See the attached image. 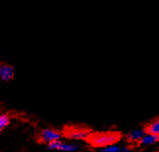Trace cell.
<instances>
[{"label":"cell","instance_id":"9","mask_svg":"<svg viewBox=\"0 0 159 152\" xmlns=\"http://www.w3.org/2000/svg\"><path fill=\"white\" fill-rule=\"evenodd\" d=\"M10 123V116L8 115H0V131L8 126Z\"/></svg>","mask_w":159,"mask_h":152},{"label":"cell","instance_id":"5","mask_svg":"<svg viewBox=\"0 0 159 152\" xmlns=\"http://www.w3.org/2000/svg\"><path fill=\"white\" fill-rule=\"evenodd\" d=\"M15 71L14 68L8 64H1L0 65V79L3 82H8L14 78Z\"/></svg>","mask_w":159,"mask_h":152},{"label":"cell","instance_id":"7","mask_svg":"<svg viewBox=\"0 0 159 152\" xmlns=\"http://www.w3.org/2000/svg\"><path fill=\"white\" fill-rule=\"evenodd\" d=\"M159 139V135H153V134H150V133H146L142 136V138L139 140V142L141 145H152V144H154L156 143L157 141Z\"/></svg>","mask_w":159,"mask_h":152},{"label":"cell","instance_id":"11","mask_svg":"<svg viewBox=\"0 0 159 152\" xmlns=\"http://www.w3.org/2000/svg\"><path fill=\"white\" fill-rule=\"evenodd\" d=\"M120 152H130V148L129 146H123V147L120 146Z\"/></svg>","mask_w":159,"mask_h":152},{"label":"cell","instance_id":"6","mask_svg":"<svg viewBox=\"0 0 159 152\" xmlns=\"http://www.w3.org/2000/svg\"><path fill=\"white\" fill-rule=\"evenodd\" d=\"M145 134L144 129H135L130 131L127 135V139L129 141L130 143H135V142H139V140L142 138V136Z\"/></svg>","mask_w":159,"mask_h":152},{"label":"cell","instance_id":"10","mask_svg":"<svg viewBox=\"0 0 159 152\" xmlns=\"http://www.w3.org/2000/svg\"><path fill=\"white\" fill-rule=\"evenodd\" d=\"M101 152H120V146L116 144L108 145L106 147L101 148Z\"/></svg>","mask_w":159,"mask_h":152},{"label":"cell","instance_id":"1","mask_svg":"<svg viewBox=\"0 0 159 152\" xmlns=\"http://www.w3.org/2000/svg\"><path fill=\"white\" fill-rule=\"evenodd\" d=\"M122 138V134L116 131H106V132H95L90 133L87 141L93 147L103 148L108 145L116 144Z\"/></svg>","mask_w":159,"mask_h":152},{"label":"cell","instance_id":"3","mask_svg":"<svg viewBox=\"0 0 159 152\" xmlns=\"http://www.w3.org/2000/svg\"><path fill=\"white\" fill-rule=\"evenodd\" d=\"M48 148L52 150H60L64 152H75L80 149V146L74 143H66L60 140H56L48 143Z\"/></svg>","mask_w":159,"mask_h":152},{"label":"cell","instance_id":"2","mask_svg":"<svg viewBox=\"0 0 159 152\" xmlns=\"http://www.w3.org/2000/svg\"><path fill=\"white\" fill-rule=\"evenodd\" d=\"M90 131L86 128L82 127H67L64 130V135L70 139H77V140H87L89 137Z\"/></svg>","mask_w":159,"mask_h":152},{"label":"cell","instance_id":"8","mask_svg":"<svg viewBox=\"0 0 159 152\" xmlns=\"http://www.w3.org/2000/svg\"><path fill=\"white\" fill-rule=\"evenodd\" d=\"M144 131L146 133H150L153 135H159V120L156 118L150 123H148L146 125Z\"/></svg>","mask_w":159,"mask_h":152},{"label":"cell","instance_id":"4","mask_svg":"<svg viewBox=\"0 0 159 152\" xmlns=\"http://www.w3.org/2000/svg\"><path fill=\"white\" fill-rule=\"evenodd\" d=\"M61 137V133L56 129H51V128H46L42 130L40 133V140L43 143H51L52 141L59 140Z\"/></svg>","mask_w":159,"mask_h":152}]
</instances>
